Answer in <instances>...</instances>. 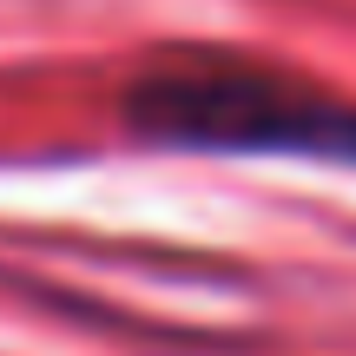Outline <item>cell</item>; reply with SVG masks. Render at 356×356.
Returning a JSON list of instances; mask_svg holds the SVG:
<instances>
[{
  "label": "cell",
  "instance_id": "6da1fadb",
  "mask_svg": "<svg viewBox=\"0 0 356 356\" xmlns=\"http://www.w3.org/2000/svg\"><path fill=\"white\" fill-rule=\"evenodd\" d=\"M126 126L178 152L356 165V99L277 60L225 47H178L139 66L126 86Z\"/></svg>",
  "mask_w": 356,
  "mask_h": 356
}]
</instances>
